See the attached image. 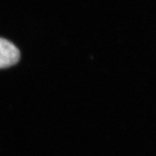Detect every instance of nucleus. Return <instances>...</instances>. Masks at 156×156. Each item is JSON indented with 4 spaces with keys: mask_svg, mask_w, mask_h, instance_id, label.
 <instances>
[{
    "mask_svg": "<svg viewBox=\"0 0 156 156\" xmlns=\"http://www.w3.org/2000/svg\"><path fill=\"white\" fill-rule=\"evenodd\" d=\"M19 59L18 48L7 40L0 37V69L14 65Z\"/></svg>",
    "mask_w": 156,
    "mask_h": 156,
    "instance_id": "nucleus-1",
    "label": "nucleus"
}]
</instances>
